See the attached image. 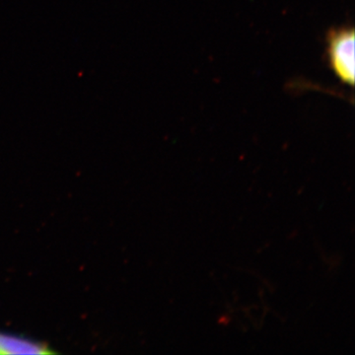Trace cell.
Returning <instances> with one entry per match:
<instances>
[{
    "instance_id": "cell-1",
    "label": "cell",
    "mask_w": 355,
    "mask_h": 355,
    "mask_svg": "<svg viewBox=\"0 0 355 355\" xmlns=\"http://www.w3.org/2000/svg\"><path fill=\"white\" fill-rule=\"evenodd\" d=\"M354 30L352 28L333 30L329 34L328 51L331 69L343 83L354 84Z\"/></svg>"
},
{
    "instance_id": "cell-2",
    "label": "cell",
    "mask_w": 355,
    "mask_h": 355,
    "mask_svg": "<svg viewBox=\"0 0 355 355\" xmlns=\"http://www.w3.org/2000/svg\"><path fill=\"white\" fill-rule=\"evenodd\" d=\"M50 350L42 343L18 336L0 334V354H46Z\"/></svg>"
}]
</instances>
